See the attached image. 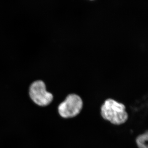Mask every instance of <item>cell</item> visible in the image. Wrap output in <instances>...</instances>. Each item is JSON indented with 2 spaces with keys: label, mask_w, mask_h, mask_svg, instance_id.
<instances>
[{
  "label": "cell",
  "mask_w": 148,
  "mask_h": 148,
  "mask_svg": "<svg viewBox=\"0 0 148 148\" xmlns=\"http://www.w3.org/2000/svg\"><path fill=\"white\" fill-rule=\"evenodd\" d=\"M148 132L139 135L136 138V143L138 148H148Z\"/></svg>",
  "instance_id": "obj_4"
},
{
  "label": "cell",
  "mask_w": 148,
  "mask_h": 148,
  "mask_svg": "<svg viewBox=\"0 0 148 148\" xmlns=\"http://www.w3.org/2000/svg\"><path fill=\"white\" fill-rule=\"evenodd\" d=\"M29 99L35 106L40 108H46L53 102V94L47 90L45 82L41 80H37L29 86Z\"/></svg>",
  "instance_id": "obj_2"
},
{
  "label": "cell",
  "mask_w": 148,
  "mask_h": 148,
  "mask_svg": "<svg viewBox=\"0 0 148 148\" xmlns=\"http://www.w3.org/2000/svg\"><path fill=\"white\" fill-rule=\"evenodd\" d=\"M82 99L76 93H70L57 107V112L62 118H73L79 114L82 110Z\"/></svg>",
  "instance_id": "obj_3"
},
{
  "label": "cell",
  "mask_w": 148,
  "mask_h": 148,
  "mask_svg": "<svg viewBox=\"0 0 148 148\" xmlns=\"http://www.w3.org/2000/svg\"><path fill=\"white\" fill-rule=\"evenodd\" d=\"M103 119L114 125H121L127 121L128 114L123 103L112 98L106 99L101 108Z\"/></svg>",
  "instance_id": "obj_1"
}]
</instances>
